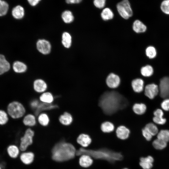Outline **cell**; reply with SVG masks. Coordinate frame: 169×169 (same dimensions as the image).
Returning <instances> with one entry per match:
<instances>
[{
    "label": "cell",
    "instance_id": "cell-1",
    "mask_svg": "<svg viewBox=\"0 0 169 169\" xmlns=\"http://www.w3.org/2000/svg\"><path fill=\"white\" fill-rule=\"evenodd\" d=\"M128 104L127 100L124 96L115 91L105 92L101 95L99 101V106L103 111L109 115L124 108Z\"/></svg>",
    "mask_w": 169,
    "mask_h": 169
},
{
    "label": "cell",
    "instance_id": "cell-2",
    "mask_svg": "<svg viewBox=\"0 0 169 169\" xmlns=\"http://www.w3.org/2000/svg\"><path fill=\"white\" fill-rule=\"evenodd\" d=\"M84 154L89 155L93 160H105L111 163L122 160L123 158L121 152L106 147L91 149L80 147L76 150V156L79 157Z\"/></svg>",
    "mask_w": 169,
    "mask_h": 169
},
{
    "label": "cell",
    "instance_id": "cell-3",
    "mask_svg": "<svg viewBox=\"0 0 169 169\" xmlns=\"http://www.w3.org/2000/svg\"><path fill=\"white\" fill-rule=\"evenodd\" d=\"M76 151V148L73 144L62 140L53 146L51 151V158L56 162L66 161L75 157Z\"/></svg>",
    "mask_w": 169,
    "mask_h": 169
},
{
    "label": "cell",
    "instance_id": "cell-4",
    "mask_svg": "<svg viewBox=\"0 0 169 169\" xmlns=\"http://www.w3.org/2000/svg\"><path fill=\"white\" fill-rule=\"evenodd\" d=\"M7 111L9 115L13 119H18L22 117L26 112L23 105L16 101H13L8 104Z\"/></svg>",
    "mask_w": 169,
    "mask_h": 169
},
{
    "label": "cell",
    "instance_id": "cell-5",
    "mask_svg": "<svg viewBox=\"0 0 169 169\" xmlns=\"http://www.w3.org/2000/svg\"><path fill=\"white\" fill-rule=\"evenodd\" d=\"M117 9L120 15L124 19H127L132 16L133 12L128 0H122L116 5Z\"/></svg>",
    "mask_w": 169,
    "mask_h": 169
},
{
    "label": "cell",
    "instance_id": "cell-6",
    "mask_svg": "<svg viewBox=\"0 0 169 169\" xmlns=\"http://www.w3.org/2000/svg\"><path fill=\"white\" fill-rule=\"evenodd\" d=\"M34 131L29 128L25 131L23 136L20 139L19 149L22 151H26L28 148L33 143Z\"/></svg>",
    "mask_w": 169,
    "mask_h": 169
},
{
    "label": "cell",
    "instance_id": "cell-7",
    "mask_svg": "<svg viewBox=\"0 0 169 169\" xmlns=\"http://www.w3.org/2000/svg\"><path fill=\"white\" fill-rule=\"evenodd\" d=\"M159 89L161 98H169V76L164 77L161 79Z\"/></svg>",
    "mask_w": 169,
    "mask_h": 169
},
{
    "label": "cell",
    "instance_id": "cell-8",
    "mask_svg": "<svg viewBox=\"0 0 169 169\" xmlns=\"http://www.w3.org/2000/svg\"><path fill=\"white\" fill-rule=\"evenodd\" d=\"M159 92L158 86L154 83L146 85L145 88V95L151 99H152L157 95Z\"/></svg>",
    "mask_w": 169,
    "mask_h": 169
},
{
    "label": "cell",
    "instance_id": "cell-9",
    "mask_svg": "<svg viewBox=\"0 0 169 169\" xmlns=\"http://www.w3.org/2000/svg\"><path fill=\"white\" fill-rule=\"evenodd\" d=\"M37 48L41 53L46 54L51 51V45L50 43L45 39H39L37 43Z\"/></svg>",
    "mask_w": 169,
    "mask_h": 169
},
{
    "label": "cell",
    "instance_id": "cell-10",
    "mask_svg": "<svg viewBox=\"0 0 169 169\" xmlns=\"http://www.w3.org/2000/svg\"><path fill=\"white\" fill-rule=\"evenodd\" d=\"M107 85L111 88H115L117 87L120 83V79L117 74L113 73L110 74L106 79Z\"/></svg>",
    "mask_w": 169,
    "mask_h": 169
},
{
    "label": "cell",
    "instance_id": "cell-11",
    "mask_svg": "<svg viewBox=\"0 0 169 169\" xmlns=\"http://www.w3.org/2000/svg\"><path fill=\"white\" fill-rule=\"evenodd\" d=\"M77 143L83 148L88 147L91 144L92 140L88 134H80L76 139Z\"/></svg>",
    "mask_w": 169,
    "mask_h": 169
},
{
    "label": "cell",
    "instance_id": "cell-12",
    "mask_svg": "<svg viewBox=\"0 0 169 169\" xmlns=\"http://www.w3.org/2000/svg\"><path fill=\"white\" fill-rule=\"evenodd\" d=\"M58 107L57 105L52 103L47 104L42 102L39 103L38 106L35 110L34 114L36 116H38L43 111L54 109Z\"/></svg>",
    "mask_w": 169,
    "mask_h": 169
},
{
    "label": "cell",
    "instance_id": "cell-13",
    "mask_svg": "<svg viewBox=\"0 0 169 169\" xmlns=\"http://www.w3.org/2000/svg\"><path fill=\"white\" fill-rule=\"evenodd\" d=\"M34 153L31 151H27L21 154L20 158L21 161L25 165H29L32 164L34 159Z\"/></svg>",
    "mask_w": 169,
    "mask_h": 169
},
{
    "label": "cell",
    "instance_id": "cell-14",
    "mask_svg": "<svg viewBox=\"0 0 169 169\" xmlns=\"http://www.w3.org/2000/svg\"><path fill=\"white\" fill-rule=\"evenodd\" d=\"M153 157L150 156L146 157H141L139 164L143 169H151L153 166L154 161Z\"/></svg>",
    "mask_w": 169,
    "mask_h": 169
},
{
    "label": "cell",
    "instance_id": "cell-15",
    "mask_svg": "<svg viewBox=\"0 0 169 169\" xmlns=\"http://www.w3.org/2000/svg\"><path fill=\"white\" fill-rule=\"evenodd\" d=\"M93 161L94 160L92 158L88 155H82L79 158V164L83 168H87L90 167L93 163Z\"/></svg>",
    "mask_w": 169,
    "mask_h": 169
},
{
    "label": "cell",
    "instance_id": "cell-16",
    "mask_svg": "<svg viewBox=\"0 0 169 169\" xmlns=\"http://www.w3.org/2000/svg\"><path fill=\"white\" fill-rule=\"evenodd\" d=\"M130 133L129 130L124 126H119L116 131V134L118 138L121 140H125L129 137Z\"/></svg>",
    "mask_w": 169,
    "mask_h": 169
},
{
    "label": "cell",
    "instance_id": "cell-17",
    "mask_svg": "<svg viewBox=\"0 0 169 169\" xmlns=\"http://www.w3.org/2000/svg\"><path fill=\"white\" fill-rule=\"evenodd\" d=\"M33 87L36 92L39 93H43L46 90L47 85L44 80L41 79H38L34 81Z\"/></svg>",
    "mask_w": 169,
    "mask_h": 169
},
{
    "label": "cell",
    "instance_id": "cell-18",
    "mask_svg": "<svg viewBox=\"0 0 169 169\" xmlns=\"http://www.w3.org/2000/svg\"><path fill=\"white\" fill-rule=\"evenodd\" d=\"M144 82L140 78L133 80L131 82V86L134 91L136 93L142 92L144 89Z\"/></svg>",
    "mask_w": 169,
    "mask_h": 169
},
{
    "label": "cell",
    "instance_id": "cell-19",
    "mask_svg": "<svg viewBox=\"0 0 169 169\" xmlns=\"http://www.w3.org/2000/svg\"><path fill=\"white\" fill-rule=\"evenodd\" d=\"M10 68V64L6 60L5 57L3 55L0 54V75L8 72Z\"/></svg>",
    "mask_w": 169,
    "mask_h": 169
},
{
    "label": "cell",
    "instance_id": "cell-20",
    "mask_svg": "<svg viewBox=\"0 0 169 169\" xmlns=\"http://www.w3.org/2000/svg\"><path fill=\"white\" fill-rule=\"evenodd\" d=\"M132 28L136 33H140L145 32L146 30L147 27L141 21L136 20L133 23Z\"/></svg>",
    "mask_w": 169,
    "mask_h": 169
},
{
    "label": "cell",
    "instance_id": "cell-21",
    "mask_svg": "<svg viewBox=\"0 0 169 169\" xmlns=\"http://www.w3.org/2000/svg\"><path fill=\"white\" fill-rule=\"evenodd\" d=\"M72 115L68 112H65L59 117V120L62 125L67 126L70 125L73 121Z\"/></svg>",
    "mask_w": 169,
    "mask_h": 169
},
{
    "label": "cell",
    "instance_id": "cell-22",
    "mask_svg": "<svg viewBox=\"0 0 169 169\" xmlns=\"http://www.w3.org/2000/svg\"><path fill=\"white\" fill-rule=\"evenodd\" d=\"M24 11L23 8L19 5L14 7L12 11V14L13 17L17 19H20L24 16Z\"/></svg>",
    "mask_w": 169,
    "mask_h": 169
},
{
    "label": "cell",
    "instance_id": "cell-23",
    "mask_svg": "<svg viewBox=\"0 0 169 169\" xmlns=\"http://www.w3.org/2000/svg\"><path fill=\"white\" fill-rule=\"evenodd\" d=\"M14 71L17 73H23L25 72L27 69L26 65L23 63L19 61L14 62L13 65Z\"/></svg>",
    "mask_w": 169,
    "mask_h": 169
},
{
    "label": "cell",
    "instance_id": "cell-24",
    "mask_svg": "<svg viewBox=\"0 0 169 169\" xmlns=\"http://www.w3.org/2000/svg\"><path fill=\"white\" fill-rule=\"evenodd\" d=\"M39 100L42 102L52 104L54 100V97L51 93L49 92H45L40 95Z\"/></svg>",
    "mask_w": 169,
    "mask_h": 169
},
{
    "label": "cell",
    "instance_id": "cell-25",
    "mask_svg": "<svg viewBox=\"0 0 169 169\" xmlns=\"http://www.w3.org/2000/svg\"><path fill=\"white\" fill-rule=\"evenodd\" d=\"M101 17L104 21H108L112 19L114 17L112 11L109 8H104L101 13Z\"/></svg>",
    "mask_w": 169,
    "mask_h": 169
},
{
    "label": "cell",
    "instance_id": "cell-26",
    "mask_svg": "<svg viewBox=\"0 0 169 169\" xmlns=\"http://www.w3.org/2000/svg\"><path fill=\"white\" fill-rule=\"evenodd\" d=\"M23 122L24 125L28 126H33L36 124V120L35 116L33 115L28 114L24 118Z\"/></svg>",
    "mask_w": 169,
    "mask_h": 169
},
{
    "label": "cell",
    "instance_id": "cell-27",
    "mask_svg": "<svg viewBox=\"0 0 169 169\" xmlns=\"http://www.w3.org/2000/svg\"><path fill=\"white\" fill-rule=\"evenodd\" d=\"M132 109L133 111L136 114L141 115L146 112V106L143 103H136L133 105Z\"/></svg>",
    "mask_w": 169,
    "mask_h": 169
},
{
    "label": "cell",
    "instance_id": "cell-28",
    "mask_svg": "<svg viewBox=\"0 0 169 169\" xmlns=\"http://www.w3.org/2000/svg\"><path fill=\"white\" fill-rule=\"evenodd\" d=\"M62 43L64 46L67 48H69L71 44L72 38L69 33L65 32L62 35Z\"/></svg>",
    "mask_w": 169,
    "mask_h": 169
},
{
    "label": "cell",
    "instance_id": "cell-29",
    "mask_svg": "<svg viewBox=\"0 0 169 169\" xmlns=\"http://www.w3.org/2000/svg\"><path fill=\"white\" fill-rule=\"evenodd\" d=\"M153 69L152 66L150 65L144 66L141 69V74L144 77L151 76L153 74Z\"/></svg>",
    "mask_w": 169,
    "mask_h": 169
},
{
    "label": "cell",
    "instance_id": "cell-30",
    "mask_svg": "<svg viewBox=\"0 0 169 169\" xmlns=\"http://www.w3.org/2000/svg\"><path fill=\"white\" fill-rule=\"evenodd\" d=\"M38 120L39 124L44 126H47L49 122L48 115L44 113H41L38 115Z\"/></svg>",
    "mask_w": 169,
    "mask_h": 169
},
{
    "label": "cell",
    "instance_id": "cell-31",
    "mask_svg": "<svg viewBox=\"0 0 169 169\" xmlns=\"http://www.w3.org/2000/svg\"><path fill=\"white\" fill-rule=\"evenodd\" d=\"M114 129V126L113 123L109 121L103 123L101 125V129L102 132L109 133L113 131Z\"/></svg>",
    "mask_w": 169,
    "mask_h": 169
},
{
    "label": "cell",
    "instance_id": "cell-32",
    "mask_svg": "<svg viewBox=\"0 0 169 169\" xmlns=\"http://www.w3.org/2000/svg\"><path fill=\"white\" fill-rule=\"evenodd\" d=\"M62 18L66 23H70L74 20V17L72 12L69 10L64 11L62 14Z\"/></svg>",
    "mask_w": 169,
    "mask_h": 169
},
{
    "label": "cell",
    "instance_id": "cell-33",
    "mask_svg": "<svg viewBox=\"0 0 169 169\" xmlns=\"http://www.w3.org/2000/svg\"><path fill=\"white\" fill-rule=\"evenodd\" d=\"M7 151L9 156L13 158H16L17 157L19 152L18 147L14 145L9 146L8 148Z\"/></svg>",
    "mask_w": 169,
    "mask_h": 169
},
{
    "label": "cell",
    "instance_id": "cell-34",
    "mask_svg": "<svg viewBox=\"0 0 169 169\" xmlns=\"http://www.w3.org/2000/svg\"><path fill=\"white\" fill-rule=\"evenodd\" d=\"M157 138L167 142L169 141V130H162L157 134Z\"/></svg>",
    "mask_w": 169,
    "mask_h": 169
},
{
    "label": "cell",
    "instance_id": "cell-35",
    "mask_svg": "<svg viewBox=\"0 0 169 169\" xmlns=\"http://www.w3.org/2000/svg\"><path fill=\"white\" fill-rule=\"evenodd\" d=\"M152 145L155 149L162 150L166 146L167 142L157 138L153 141Z\"/></svg>",
    "mask_w": 169,
    "mask_h": 169
},
{
    "label": "cell",
    "instance_id": "cell-36",
    "mask_svg": "<svg viewBox=\"0 0 169 169\" xmlns=\"http://www.w3.org/2000/svg\"><path fill=\"white\" fill-rule=\"evenodd\" d=\"M145 52L146 56L150 59L155 58L157 54L156 48L151 46H149L147 47L146 49Z\"/></svg>",
    "mask_w": 169,
    "mask_h": 169
},
{
    "label": "cell",
    "instance_id": "cell-37",
    "mask_svg": "<svg viewBox=\"0 0 169 169\" xmlns=\"http://www.w3.org/2000/svg\"><path fill=\"white\" fill-rule=\"evenodd\" d=\"M145 128L150 133L152 136L156 135L158 132L157 127L153 123H150L147 124Z\"/></svg>",
    "mask_w": 169,
    "mask_h": 169
},
{
    "label": "cell",
    "instance_id": "cell-38",
    "mask_svg": "<svg viewBox=\"0 0 169 169\" xmlns=\"http://www.w3.org/2000/svg\"><path fill=\"white\" fill-rule=\"evenodd\" d=\"M8 5L5 1L0 0V16L5 15L8 9Z\"/></svg>",
    "mask_w": 169,
    "mask_h": 169
},
{
    "label": "cell",
    "instance_id": "cell-39",
    "mask_svg": "<svg viewBox=\"0 0 169 169\" xmlns=\"http://www.w3.org/2000/svg\"><path fill=\"white\" fill-rule=\"evenodd\" d=\"M160 8L165 14L169 15V0H164L161 3Z\"/></svg>",
    "mask_w": 169,
    "mask_h": 169
},
{
    "label": "cell",
    "instance_id": "cell-40",
    "mask_svg": "<svg viewBox=\"0 0 169 169\" xmlns=\"http://www.w3.org/2000/svg\"><path fill=\"white\" fill-rule=\"evenodd\" d=\"M8 120V117L6 113L4 111L0 110V125L6 124Z\"/></svg>",
    "mask_w": 169,
    "mask_h": 169
},
{
    "label": "cell",
    "instance_id": "cell-41",
    "mask_svg": "<svg viewBox=\"0 0 169 169\" xmlns=\"http://www.w3.org/2000/svg\"><path fill=\"white\" fill-rule=\"evenodd\" d=\"M106 1V0H94L93 3L96 8L101 9L105 7Z\"/></svg>",
    "mask_w": 169,
    "mask_h": 169
},
{
    "label": "cell",
    "instance_id": "cell-42",
    "mask_svg": "<svg viewBox=\"0 0 169 169\" xmlns=\"http://www.w3.org/2000/svg\"><path fill=\"white\" fill-rule=\"evenodd\" d=\"M153 120L155 123L159 125L164 124L166 122V119L161 117L154 116Z\"/></svg>",
    "mask_w": 169,
    "mask_h": 169
},
{
    "label": "cell",
    "instance_id": "cell-43",
    "mask_svg": "<svg viewBox=\"0 0 169 169\" xmlns=\"http://www.w3.org/2000/svg\"><path fill=\"white\" fill-rule=\"evenodd\" d=\"M142 134L143 136L147 141H150L153 136L150 133L145 127L142 130Z\"/></svg>",
    "mask_w": 169,
    "mask_h": 169
},
{
    "label": "cell",
    "instance_id": "cell-44",
    "mask_svg": "<svg viewBox=\"0 0 169 169\" xmlns=\"http://www.w3.org/2000/svg\"><path fill=\"white\" fill-rule=\"evenodd\" d=\"M162 108L165 111L169 110V98L165 99L161 104Z\"/></svg>",
    "mask_w": 169,
    "mask_h": 169
},
{
    "label": "cell",
    "instance_id": "cell-45",
    "mask_svg": "<svg viewBox=\"0 0 169 169\" xmlns=\"http://www.w3.org/2000/svg\"><path fill=\"white\" fill-rule=\"evenodd\" d=\"M39 103L40 102L38 100H34L31 101L30 105L32 108L35 110L38 106Z\"/></svg>",
    "mask_w": 169,
    "mask_h": 169
},
{
    "label": "cell",
    "instance_id": "cell-46",
    "mask_svg": "<svg viewBox=\"0 0 169 169\" xmlns=\"http://www.w3.org/2000/svg\"><path fill=\"white\" fill-rule=\"evenodd\" d=\"M163 115L164 113L163 111L160 109H157L154 112V116L163 117Z\"/></svg>",
    "mask_w": 169,
    "mask_h": 169
},
{
    "label": "cell",
    "instance_id": "cell-47",
    "mask_svg": "<svg viewBox=\"0 0 169 169\" xmlns=\"http://www.w3.org/2000/svg\"><path fill=\"white\" fill-rule=\"evenodd\" d=\"M30 4L32 6H35L41 0H27Z\"/></svg>",
    "mask_w": 169,
    "mask_h": 169
},
{
    "label": "cell",
    "instance_id": "cell-48",
    "mask_svg": "<svg viewBox=\"0 0 169 169\" xmlns=\"http://www.w3.org/2000/svg\"><path fill=\"white\" fill-rule=\"evenodd\" d=\"M82 0H65L66 2L68 4H76L80 3Z\"/></svg>",
    "mask_w": 169,
    "mask_h": 169
},
{
    "label": "cell",
    "instance_id": "cell-49",
    "mask_svg": "<svg viewBox=\"0 0 169 169\" xmlns=\"http://www.w3.org/2000/svg\"><path fill=\"white\" fill-rule=\"evenodd\" d=\"M122 169H129L127 167H125L122 168Z\"/></svg>",
    "mask_w": 169,
    "mask_h": 169
},
{
    "label": "cell",
    "instance_id": "cell-50",
    "mask_svg": "<svg viewBox=\"0 0 169 169\" xmlns=\"http://www.w3.org/2000/svg\"><path fill=\"white\" fill-rule=\"evenodd\" d=\"M0 169H1V168L0 167Z\"/></svg>",
    "mask_w": 169,
    "mask_h": 169
}]
</instances>
